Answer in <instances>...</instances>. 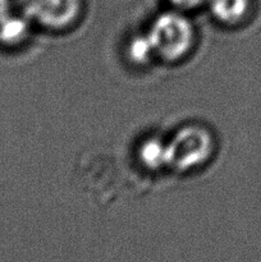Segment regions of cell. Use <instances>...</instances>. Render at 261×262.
Segmentation results:
<instances>
[{
	"mask_svg": "<svg viewBox=\"0 0 261 262\" xmlns=\"http://www.w3.org/2000/svg\"><path fill=\"white\" fill-rule=\"evenodd\" d=\"M154 53L168 61L186 55L193 43V30L186 17L179 13H164L151 25L147 35Z\"/></svg>",
	"mask_w": 261,
	"mask_h": 262,
	"instance_id": "6da1fadb",
	"label": "cell"
},
{
	"mask_svg": "<svg viewBox=\"0 0 261 262\" xmlns=\"http://www.w3.org/2000/svg\"><path fill=\"white\" fill-rule=\"evenodd\" d=\"M211 151L210 133L199 125H187L166 145V164L178 170H188L205 163Z\"/></svg>",
	"mask_w": 261,
	"mask_h": 262,
	"instance_id": "7a4b0ae2",
	"label": "cell"
},
{
	"mask_svg": "<svg viewBox=\"0 0 261 262\" xmlns=\"http://www.w3.org/2000/svg\"><path fill=\"white\" fill-rule=\"evenodd\" d=\"M22 14L30 22L54 30L71 26L79 14V0H18Z\"/></svg>",
	"mask_w": 261,
	"mask_h": 262,
	"instance_id": "3957f363",
	"label": "cell"
},
{
	"mask_svg": "<svg viewBox=\"0 0 261 262\" xmlns=\"http://www.w3.org/2000/svg\"><path fill=\"white\" fill-rule=\"evenodd\" d=\"M30 20L25 15H14L12 12L0 20V46H17L27 37Z\"/></svg>",
	"mask_w": 261,
	"mask_h": 262,
	"instance_id": "277c9868",
	"label": "cell"
},
{
	"mask_svg": "<svg viewBox=\"0 0 261 262\" xmlns=\"http://www.w3.org/2000/svg\"><path fill=\"white\" fill-rule=\"evenodd\" d=\"M248 5V0H210L214 17L225 25L240 23L247 13Z\"/></svg>",
	"mask_w": 261,
	"mask_h": 262,
	"instance_id": "5b68a950",
	"label": "cell"
},
{
	"mask_svg": "<svg viewBox=\"0 0 261 262\" xmlns=\"http://www.w3.org/2000/svg\"><path fill=\"white\" fill-rule=\"evenodd\" d=\"M141 159L147 166L159 168L166 164V146H163L159 141H148L141 148Z\"/></svg>",
	"mask_w": 261,
	"mask_h": 262,
	"instance_id": "8992f818",
	"label": "cell"
},
{
	"mask_svg": "<svg viewBox=\"0 0 261 262\" xmlns=\"http://www.w3.org/2000/svg\"><path fill=\"white\" fill-rule=\"evenodd\" d=\"M154 53L153 45H151L148 37H138L130 45V54L132 58L137 61H145L150 56V54Z\"/></svg>",
	"mask_w": 261,
	"mask_h": 262,
	"instance_id": "52a82bcc",
	"label": "cell"
},
{
	"mask_svg": "<svg viewBox=\"0 0 261 262\" xmlns=\"http://www.w3.org/2000/svg\"><path fill=\"white\" fill-rule=\"evenodd\" d=\"M170 2L182 9H192V8L199 7L204 0H170Z\"/></svg>",
	"mask_w": 261,
	"mask_h": 262,
	"instance_id": "ba28073f",
	"label": "cell"
},
{
	"mask_svg": "<svg viewBox=\"0 0 261 262\" xmlns=\"http://www.w3.org/2000/svg\"><path fill=\"white\" fill-rule=\"evenodd\" d=\"M10 13V0H0V20Z\"/></svg>",
	"mask_w": 261,
	"mask_h": 262,
	"instance_id": "9c48e42d",
	"label": "cell"
}]
</instances>
